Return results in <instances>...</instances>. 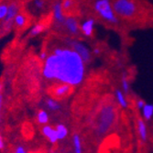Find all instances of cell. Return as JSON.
<instances>
[{
    "instance_id": "1",
    "label": "cell",
    "mask_w": 153,
    "mask_h": 153,
    "mask_svg": "<svg viewBox=\"0 0 153 153\" xmlns=\"http://www.w3.org/2000/svg\"><path fill=\"white\" fill-rule=\"evenodd\" d=\"M42 75L46 80L77 86L85 76V63L71 47H56L44 60Z\"/></svg>"
},
{
    "instance_id": "2",
    "label": "cell",
    "mask_w": 153,
    "mask_h": 153,
    "mask_svg": "<svg viewBox=\"0 0 153 153\" xmlns=\"http://www.w3.org/2000/svg\"><path fill=\"white\" fill-rule=\"evenodd\" d=\"M116 120V110L112 105H105L100 111L96 125V134L98 136L105 135Z\"/></svg>"
},
{
    "instance_id": "3",
    "label": "cell",
    "mask_w": 153,
    "mask_h": 153,
    "mask_svg": "<svg viewBox=\"0 0 153 153\" xmlns=\"http://www.w3.org/2000/svg\"><path fill=\"white\" fill-rule=\"evenodd\" d=\"M94 8L97 15L107 23L113 25L118 23V17L116 15L110 0H96Z\"/></svg>"
},
{
    "instance_id": "4",
    "label": "cell",
    "mask_w": 153,
    "mask_h": 153,
    "mask_svg": "<svg viewBox=\"0 0 153 153\" xmlns=\"http://www.w3.org/2000/svg\"><path fill=\"white\" fill-rule=\"evenodd\" d=\"M116 15L122 19H132L137 12V7L133 0H116L112 4Z\"/></svg>"
},
{
    "instance_id": "5",
    "label": "cell",
    "mask_w": 153,
    "mask_h": 153,
    "mask_svg": "<svg viewBox=\"0 0 153 153\" xmlns=\"http://www.w3.org/2000/svg\"><path fill=\"white\" fill-rule=\"evenodd\" d=\"M19 10H20V7L17 2H11L10 4H8L7 16L2 20L3 30L7 31L14 26V19L19 13Z\"/></svg>"
},
{
    "instance_id": "6",
    "label": "cell",
    "mask_w": 153,
    "mask_h": 153,
    "mask_svg": "<svg viewBox=\"0 0 153 153\" xmlns=\"http://www.w3.org/2000/svg\"><path fill=\"white\" fill-rule=\"evenodd\" d=\"M69 45L70 47L74 50L82 59V61L85 62V63H88L91 61L92 58V52L90 49L80 40L77 39H70L69 40Z\"/></svg>"
},
{
    "instance_id": "7",
    "label": "cell",
    "mask_w": 153,
    "mask_h": 153,
    "mask_svg": "<svg viewBox=\"0 0 153 153\" xmlns=\"http://www.w3.org/2000/svg\"><path fill=\"white\" fill-rule=\"evenodd\" d=\"M63 26L66 29L67 32L72 36H76L80 31V26L77 19L74 17H67L64 20Z\"/></svg>"
},
{
    "instance_id": "8",
    "label": "cell",
    "mask_w": 153,
    "mask_h": 153,
    "mask_svg": "<svg viewBox=\"0 0 153 153\" xmlns=\"http://www.w3.org/2000/svg\"><path fill=\"white\" fill-rule=\"evenodd\" d=\"M52 15H53V19H54L55 23L59 26H63L66 17L63 14V8L62 7L61 2L57 1L54 3L53 8H52Z\"/></svg>"
},
{
    "instance_id": "9",
    "label": "cell",
    "mask_w": 153,
    "mask_h": 153,
    "mask_svg": "<svg viewBox=\"0 0 153 153\" xmlns=\"http://www.w3.org/2000/svg\"><path fill=\"white\" fill-rule=\"evenodd\" d=\"M72 91V86L67 83H60L55 87L52 88V95L55 98H62L64 96H67Z\"/></svg>"
},
{
    "instance_id": "10",
    "label": "cell",
    "mask_w": 153,
    "mask_h": 153,
    "mask_svg": "<svg viewBox=\"0 0 153 153\" xmlns=\"http://www.w3.org/2000/svg\"><path fill=\"white\" fill-rule=\"evenodd\" d=\"M94 19H87L80 25V30L85 37H92L94 29Z\"/></svg>"
},
{
    "instance_id": "11",
    "label": "cell",
    "mask_w": 153,
    "mask_h": 153,
    "mask_svg": "<svg viewBox=\"0 0 153 153\" xmlns=\"http://www.w3.org/2000/svg\"><path fill=\"white\" fill-rule=\"evenodd\" d=\"M137 129L140 140L142 142H146L148 140V128L146 122L143 118L137 119Z\"/></svg>"
},
{
    "instance_id": "12",
    "label": "cell",
    "mask_w": 153,
    "mask_h": 153,
    "mask_svg": "<svg viewBox=\"0 0 153 153\" xmlns=\"http://www.w3.org/2000/svg\"><path fill=\"white\" fill-rule=\"evenodd\" d=\"M41 132H42L44 137L48 138V140L51 144H54L58 141V136H57L56 129L51 128V126H44L42 129H41Z\"/></svg>"
},
{
    "instance_id": "13",
    "label": "cell",
    "mask_w": 153,
    "mask_h": 153,
    "mask_svg": "<svg viewBox=\"0 0 153 153\" xmlns=\"http://www.w3.org/2000/svg\"><path fill=\"white\" fill-rule=\"evenodd\" d=\"M115 96H116L117 102L120 105V107H122L123 109H127L128 107V103L126 98V94H124L123 91L117 89L115 91Z\"/></svg>"
},
{
    "instance_id": "14",
    "label": "cell",
    "mask_w": 153,
    "mask_h": 153,
    "mask_svg": "<svg viewBox=\"0 0 153 153\" xmlns=\"http://www.w3.org/2000/svg\"><path fill=\"white\" fill-rule=\"evenodd\" d=\"M142 111V117L145 121H149L153 117V105L151 104H145L143 108L141 109Z\"/></svg>"
},
{
    "instance_id": "15",
    "label": "cell",
    "mask_w": 153,
    "mask_h": 153,
    "mask_svg": "<svg viewBox=\"0 0 153 153\" xmlns=\"http://www.w3.org/2000/svg\"><path fill=\"white\" fill-rule=\"evenodd\" d=\"M27 19L26 15L22 13H19L18 15L14 19V26H16L19 29H23V27L27 25Z\"/></svg>"
},
{
    "instance_id": "16",
    "label": "cell",
    "mask_w": 153,
    "mask_h": 153,
    "mask_svg": "<svg viewBox=\"0 0 153 153\" xmlns=\"http://www.w3.org/2000/svg\"><path fill=\"white\" fill-rule=\"evenodd\" d=\"M45 104L47 105V107L51 110V111H53V112H57L61 109V105L60 103L56 100L52 98V97H50V98H47L46 101H45Z\"/></svg>"
},
{
    "instance_id": "17",
    "label": "cell",
    "mask_w": 153,
    "mask_h": 153,
    "mask_svg": "<svg viewBox=\"0 0 153 153\" xmlns=\"http://www.w3.org/2000/svg\"><path fill=\"white\" fill-rule=\"evenodd\" d=\"M56 132H57V136H58V140H62L67 137L68 135V128L64 126L63 124H58L56 128Z\"/></svg>"
},
{
    "instance_id": "18",
    "label": "cell",
    "mask_w": 153,
    "mask_h": 153,
    "mask_svg": "<svg viewBox=\"0 0 153 153\" xmlns=\"http://www.w3.org/2000/svg\"><path fill=\"white\" fill-rule=\"evenodd\" d=\"M73 145L74 148V153H82V140L79 134H74L73 136Z\"/></svg>"
},
{
    "instance_id": "19",
    "label": "cell",
    "mask_w": 153,
    "mask_h": 153,
    "mask_svg": "<svg viewBox=\"0 0 153 153\" xmlns=\"http://www.w3.org/2000/svg\"><path fill=\"white\" fill-rule=\"evenodd\" d=\"M37 120L40 125H46L49 122V114L45 110H39L37 115Z\"/></svg>"
},
{
    "instance_id": "20",
    "label": "cell",
    "mask_w": 153,
    "mask_h": 153,
    "mask_svg": "<svg viewBox=\"0 0 153 153\" xmlns=\"http://www.w3.org/2000/svg\"><path fill=\"white\" fill-rule=\"evenodd\" d=\"M121 85H122V91L124 92L125 94H127L130 91V83L128 79V76L126 74H123L121 77Z\"/></svg>"
},
{
    "instance_id": "21",
    "label": "cell",
    "mask_w": 153,
    "mask_h": 153,
    "mask_svg": "<svg viewBox=\"0 0 153 153\" xmlns=\"http://www.w3.org/2000/svg\"><path fill=\"white\" fill-rule=\"evenodd\" d=\"M44 29H45V27H44L43 24H36V25H34V26L31 27V29H30V34L31 36H38V35H39L40 33H42V32H43Z\"/></svg>"
},
{
    "instance_id": "22",
    "label": "cell",
    "mask_w": 153,
    "mask_h": 153,
    "mask_svg": "<svg viewBox=\"0 0 153 153\" xmlns=\"http://www.w3.org/2000/svg\"><path fill=\"white\" fill-rule=\"evenodd\" d=\"M32 8L39 12L45 8V0H32Z\"/></svg>"
},
{
    "instance_id": "23",
    "label": "cell",
    "mask_w": 153,
    "mask_h": 153,
    "mask_svg": "<svg viewBox=\"0 0 153 153\" xmlns=\"http://www.w3.org/2000/svg\"><path fill=\"white\" fill-rule=\"evenodd\" d=\"M7 8H8V4H5V3L0 4V21H2L6 18Z\"/></svg>"
},
{
    "instance_id": "24",
    "label": "cell",
    "mask_w": 153,
    "mask_h": 153,
    "mask_svg": "<svg viewBox=\"0 0 153 153\" xmlns=\"http://www.w3.org/2000/svg\"><path fill=\"white\" fill-rule=\"evenodd\" d=\"M74 3H73V0H63L62 2V7L63 8V10H68L70 9L73 7Z\"/></svg>"
},
{
    "instance_id": "25",
    "label": "cell",
    "mask_w": 153,
    "mask_h": 153,
    "mask_svg": "<svg viewBox=\"0 0 153 153\" xmlns=\"http://www.w3.org/2000/svg\"><path fill=\"white\" fill-rule=\"evenodd\" d=\"M145 101L144 100H142V99H137V101H136V105H137V109H140V110H141L142 108H143V106L145 105Z\"/></svg>"
},
{
    "instance_id": "26",
    "label": "cell",
    "mask_w": 153,
    "mask_h": 153,
    "mask_svg": "<svg viewBox=\"0 0 153 153\" xmlns=\"http://www.w3.org/2000/svg\"><path fill=\"white\" fill-rule=\"evenodd\" d=\"M14 153H27L25 148L23 146H18L15 149V152Z\"/></svg>"
},
{
    "instance_id": "27",
    "label": "cell",
    "mask_w": 153,
    "mask_h": 153,
    "mask_svg": "<svg viewBox=\"0 0 153 153\" xmlns=\"http://www.w3.org/2000/svg\"><path fill=\"white\" fill-rule=\"evenodd\" d=\"M4 148H5V141H4V138H3V137L0 135V150H2V149H4Z\"/></svg>"
},
{
    "instance_id": "28",
    "label": "cell",
    "mask_w": 153,
    "mask_h": 153,
    "mask_svg": "<svg viewBox=\"0 0 153 153\" xmlns=\"http://www.w3.org/2000/svg\"><path fill=\"white\" fill-rule=\"evenodd\" d=\"M47 56H48L47 52L43 51V52H41V53H40V55H39V59H40V60H42V61H44V60L47 58Z\"/></svg>"
},
{
    "instance_id": "29",
    "label": "cell",
    "mask_w": 153,
    "mask_h": 153,
    "mask_svg": "<svg viewBox=\"0 0 153 153\" xmlns=\"http://www.w3.org/2000/svg\"><path fill=\"white\" fill-rule=\"evenodd\" d=\"M3 102H4V98H3V95L0 94V114L2 112V108H3Z\"/></svg>"
},
{
    "instance_id": "30",
    "label": "cell",
    "mask_w": 153,
    "mask_h": 153,
    "mask_svg": "<svg viewBox=\"0 0 153 153\" xmlns=\"http://www.w3.org/2000/svg\"><path fill=\"white\" fill-rule=\"evenodd\" d=\"M93 53L95 54V55H98V54L100 53V50H99L98 48H96V49H94V50L93 51Z\"/></svg>"
},
{
    "instance_id": "31",
    "label": "cell",
    "mask_w": 153,
    "mask_h": 153,
    "mask_svg": "<svg viewBox=\"0 0 153 153\" xmlns=\"http://www.w3.org/2000/svg\"><path fill=\"white\" fill-rule=\"evenodd\" d=\"M1 92H2V83L0 82V94H1Z\"/></svg>"
},
{
    "instance_id": "32",
    "label": "cell",
    "mask_w": 153,
    "mask_h": 153,
    "mask_svg": "<svg viewBox=\"0 0 153 153\" xmlns=\"http://www.w3.org/2000/svg\"><path fill=\"white\" fill-rule=\"evenodd\" d=\"M51 153H57V152H54V151H53V152H51Z\"/></svg>"
}]
</instances>
